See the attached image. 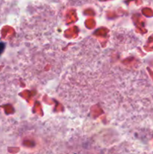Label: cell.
Wrapping results in <instances>:
<instances>
[{
  "mask_svg": "<svg viewBox=\"0 0 153 154\" xmlns=\"http://www.w3.org/2000/svg\"><path fill=\"white\" fill-rule=\"evenodd\" d=\"M4 49V44L2 43V42H0V55L2 54Z\"/></svg>",
  "mask_w": 153,
  "mask_h": 154,
  "instance_id": "obj_1",
  "label": "cell"
}]
</instances>
